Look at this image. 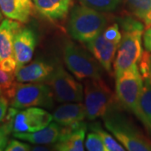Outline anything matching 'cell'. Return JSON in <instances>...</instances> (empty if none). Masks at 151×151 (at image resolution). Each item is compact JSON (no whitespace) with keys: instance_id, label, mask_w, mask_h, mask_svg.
<instances>
[{"instance_id":"cell-27","label":"cell","mask_w":151,"mask_h":151,"mask_svg":"<svg viewBox=\"0 0 151 151\" xmlns=\"http://www.w3.org/2000/svg\"><path fill=\"white\" fill-rule=\"evenodd\" d=\"M31 150V146L27 143L18 139H11L6 146V151H27Z\"/></svg>"},{"instance_id":"cell-4","label":"cell","mask_w":151,"mask_h":151,"mask_svg":"<svg viewBox=\"0 0 151 151\" xmlns=\"http://www.w3.org/2000/svg\"><path fill=\"white\" fill-rule=\"evenodd\" d=\"M4 94L9 99L10 107L17 109L30 107L52 108L54 106L53 92L45 83L15 81Z\"/></svg>"},{"instance_id":"cell-29","label":"cell","mask_w":151,"mask_h":151,"mask_svg":"<svg viewBox=\"0 0 151 151\" xmlns=\"http://www.w3.org/2000/svg\"><path fill=\"white\" fill-rule=\"evenodd\" d=\"M143 43L146 51L151 53V26L145 29L143 35Z\"/></svg>"},{"instance_id":"cell-3","label":"cell","mask_w":151,"mask_h":151,"mask_svg":"<svg viewBox=\"0 0 151 151\" xmlns=\"http://www.w3.org/2000/svg\"><path fill=\"white\" fill-rule=\"evenodd\" d=\"M110 18L103 12L83 4H76L70 9L67 31L73 40L86 44L108 27Z\"/></svg>"},{"instance_id":"cell-14","label":"cell","mask_w":151,"mask_h":151,"mask_svg":"<svg viewBox=\"0 0 151 151\" xmlns=\"http://www.w3.org/2000/svg\"><path fill=\"white\" fill-rule=\"evenodd\" d=\"M38 14L52 23L62 22L70 14L73 0H33Z\"/></svg>"},{"instance_id":"cell-25","label":"cell","mask_w":151,"mask_h":151,"mask_svg":"<svg viewBox=\"0 0 151 151\" xmlns=\"http://www.w3.org/2000/svg\"><path fill=\"white\" fill-rule=\"evenodd\" d=\"M139 67L143 78L151 84V59L150 54L148 51L144 52L139 62Z\"/></svg>"},{"instance_id":"cell-32","label":"cell","mask_w":151,"mask_h":151,"mask_svg":"<svg viewBox=\"0 0 151 151\" xmlns=\"http://www.w3.org/2000/svg\"><path fill=\"white\" fill-rule=\"evenodd\" d=\"M4 20V14H3V13H2V11L0 9V24H1V22Z\"/></svg>"},{"instance_id":"cell-18","label":"cell","mask_w":151,"mask_h":151,"mask_svg":"<svg viewBox=\"0 0 151 151\" xmlns=\"http://www.w3.org/2000/svg\"><path fill=\"white\" fill-rule=\"evenodd\" d=\"M33 0H0V9L4 16L21 24H26L33 15Z\"/></svg>"},{"instance_id":"cell-9","label":"cell","mask_w":151,"mask_h":151,"mask_svg":"<svg viewBox=\"0 0 151 151\" xmlns=\"http://www.w3.org/2000/svg\"><path fill=\"white\" fill-rule=\"evenodd\" d=\"M47 84L58 103H81L84 99V86L61 65L55 68Z\"/></svg>"},{"instance_id":"cell-34","label":"cell","mask_w":151,"mask_h":151,"mask_svg":"<svg viewBox=\"0 0 151 151\" xmlns=\"http://www.w3.org/2000/svg\"><path fill=\"white\" fill-rule=\"evenodd\" d=\"M150 59H151V55H150Z\"/></svg>"},{"instance_id":"cell-31","label":"cell","mask_w":151,"mask_h":151,"mask_svg":"<svg viewBox=\"0 0 151 151\" xmlns=\"http://www.w3.org/2000/svg\"><path fill=\"white\" fill-rule=\"evenodd\" d=\"M144 24H145V29L151 26V11L149 13V14H148V16L146 18L145 21L144 23Z\"/></svg>"},{"instance_id":"cell-21","label":"cell","mask_w":151,"mask_h":151,"mask_svg":"<svg viewBox=\"0 0 151 151\" xmlns=\"http://www.w3.org/2000/svg\"><path fill=\"white\" fill-rule=\"evenodd\" d=\"M89 129L91 131L96 132L99 134L103 140L107 151H124L126 150L124 145L119 143L118 139L108 131L102 128L100 123L95 122L89 125Z\"/></svg>"},{"instance_id":"cell-30","label":"cell","mask_w":151,"mask_h":151,"mask_svg":"<svg viewBox=\"0 0 151 151\" xmlns=\"http://www.w3.org/2000/svg\"><path fill=\"white\" fill-rule=\"evenodd\" d=\"M35 150V151H44V150H50L47 147H45L42 146V145H38V146H31V150Z\"/></svg>"},{"instance_id":"cell-16","label":"cell","mask_w":151,"mask_h":151,"mask_svg":"<svg viewBox=\"0 0 151 151\" xmlns=\"http://www.w3.org/2000/svg\"><path fill=\"white\" fill-rule=\"evenodd\" d=\"M88 126L85 122L65 127V134L57 143L54 144V150L59 151H83L86 130Z\"/></svg>"},{"instance_id":"cell-26","label":"cell","mask_w":151,"mask_h":151,"mask_svg":"<svg viewBox=\"0 0 151 151\" xmlns=\"http://www.w3.org/2000/svg\"><path fill=\"white\" fill-rule=\"evenodd\" d=\"M15 76L13 73H9L8 71L4 70L0 68V86L3 90V92H5L14 85Z\"/></svg>"},{"instance_id":"cell-19","label":"cell","mask_w":151,"mask_h":151,"mask_svg":"<svg viewBox=\"0 0 151 151\" xmlns=\"http://www.w3.org/2000/svg\"><path fill=\"white\" fill-rule=\"evenodd\" d=\"M135 116L144 125L149 138L151 139V84L145 79L139 108Z\"/></svg>"},{"instance_id":"cell-5","label":"cell","mask_w":151,"mask_h":151,"mask_svg":"<svg viewBox=\"0 0 151 151\" xmlns=\"http://www.w3.org/2000/svg\"><path fill=\"white\" fill-rule=\"evenodd\" d=\"M84 84V104L86 119L90 121L103 118L118 103L114 94L101 77L87 79Z\"/></svg>"},{"instance_id":"cell-1","label":"cell","mask_w":151,"mask_h":151,"mask_svg":"<svg viewBox=\"0 0 151 151\" xmlns=\"http://www.w3.org/2000/svg\"><path fill=\"white\" fill-rule=\"evenodd\" d=\"M117 19L122 31V40L113 62L114 75L139 64L144 54L142 38L145 29L143 22L129 14Z\"/></svg>"},{"instance_id":"cell-17","label":"cell","mask_w":151,"mask_h":151,"mask_svg":"<svg viewBox=\"0 0 151 151\" xmlns=\"http://www.w3.org/2000/svg\"><path fill=\"white\" fill-rule=\"evenodd\" d=\"M53 120L62 127H70L80 124L86 119L85 104L65 103L59 106L52 114Z\"/></svg>"},{"instance_id":"cell-7","label":"cell","mask_w":151,"mask_h":151,"mask_svg":"<svg viewBox=\"0 0 151 151\" xmlns=\"http://www.w3.org/2000/svg\"><path fill=\"white\" fill-rule=\"evenodd\" d=\"M63 58L70 73L78 80L99 78L102 65L92 55L72 41H66L63 48Z\"/></svg>"},{"instance_id":"cell-6","label":"cell","mask_w":151,"mask_h":151,"mask_svg":"<svg viewBox=\"0 0 151 151\" xmlns=\"http://www.w3.org/2000/svg\"><path fill=\"white\" fill-rule=\"evenodd\" d=\"M115 90L118 101L124 109L136 115L144 87V78L139 64L121 71L115 75Z\"/></svg>"},{"instance_id":"cell-20","label":"cell","mask_w":151,"mask_h":151,"mask_svg":"<svg viewBox=\"0 0 151 151\" xmlns=\"http://www.w3.org/2000/svg\"><path fill=\"white\" fill-rule=\"evenodd\" d=\"M127 14L145 23L151 11V0H122Z\"/></svg>"},{"instance_id":"cell-8","label":"cell","mask_w":151,"mask_h":151,"mask_svg":"<svg viewBox=\"0 0 151 151\" xmlns=\"http://www.w3.org/2000/svg\"><path fill=\"white\" fill-rule=\"evenodd\" d=\"M121 40L122 31L117 22L108 25L95 39L85 45L103 69L111 73Z\"/></svg>"},{"instance_id":"cell-24","label":"cell","mask_w":151,"mask_h":151,"mask_svg":"<svg viewBox=\"0 0 151 151\" xmlns=\"http://www.w3.org/2000/svg\"><path fill=\"white\" fill-rule=\"evenodd\" d=\"M85 148L88 151H107L101 137L96 132L88 133L85 141Z\"/></svg>"},{"instance_id":"cell-33","label":"cell","mask_w":151,"mask_h":151,"mask_svg":"<svg viewBox=\"0 0 151 151\" xmlns=\"http://www.w3.org/2000/svg\"><path fill=\"white\" fill-rule=\"evenodd\" d=\"M3 93H4V92H3V90H2V88H1V86H0V96L3 95Z\"/></svg>"},{"instance_id":"cell-15","label":"cell","mask_w":151,"mask_h":151,"mask_svg":"<svg viewBox=\"0 0 151 151\" xmlns=\"http://www.w3.org/2000/svg\"><path fill=\"white\" fill-rule=\"evenodd\" d=\"M65 134V127L57 123H50L42 129L34 133H14V137L20 140L28 141L34 145H54Z\"/></svg>"},{"instance_id":"cell-22","label":"cell","mask_w":151,"mask_h":151,"mask_svg":"<svg viewBox=\"0 0 151 151\" xmlns=\"http://www.w3.org/2000/svg\"><path fill=\"white\" fill-rule=\"evenodd\" d=\"M83 5L103 13H109L117 10L122 0H79Z\"/></svg>"},{"instance_id":"cell-11","label":"cell","mask_w":151,"mask_h":151,"mask_svg":"<svg viewBox=\"0 0 151 151\" xmlns=\"http://www.w3.org/2000/svg\"><path fill=\"white\" fill-rule=\"evenodd\" d=\"M21 23L5 19L0 24V68L14 74L17 63L14 51V41Z\"/></svg>"},{"instance_id":"cell-2","label":"cell","mask_w":151,"mask_h":151,"mask_svg":"<svg viewBox=\"0 0 151 151\" xmlns=\"http://www.w3.org/2000/svg\"><path fill=\"white\" fill-rule=\"evenodd\" d=\"M119 102L103 116L105 128L121 143L126 150L151 151V139L141 133L134 123L122 112Z\"/></svg>"},{"instance_id":"cell-28","label":"cell","mask_w":151,"mask_h":151,"mask_svg":"<svg viewBox=\"0 0 151 151\" xmlns=\"http://www.w3.org/2000/svg\"><path fill=\"white\" fill-rule=\"evenodd\" d=\"M9 99L4 96V95H1L0 96V124L2 122L4 121L6 116H7V113H8V107H9Z\"/></svg>"},{"instance_id":"cell-23","label":"cell","mask_w":151,"mask_h":151,"mask_svg":"<svg viewBox=\"0 0 151 151\" xmlns=\"http://www.w3.org/2000/svg\"><path fill=\"white\" fill-rule=\"evenodd\" d=\"M17 108H9L4 124L0 125V151L5 150L9 143V136L13 132V118Z\"/></svg>"},{"instance_id":"cell-10","label":"cell","mask_w":151,"mask_h":151,"mask_svg":"<svg viewBox=\"0 0 151 151\" xmlns=\"http://www.w3.org/2000/svg\"><path fill=\"white\" fill-rule=\"evenodd\" d=\"M53 120L52 114L40 107L16 109L13 118L14 133H34L48 126Z\"/></svg>"},{"instance_id":"cell-13","label":"cell","mask_w":151,"mask_h":151,"mask_svg":"<svg viewBox=\"0 0 151 151\" xmlns=\"http://www.w3.org/2000/svg\"><path fill=\"white\" fill-rule=\"evenodd\" d=\"M55 68L54 65L44 60H34L15 70V80L19 82L47 83Z\"/></svg>"},{"instance_id":"cell-12","label":"cell","mask_w":151,"mask_h":151,"mask_svg":"<svg viewBox=\"0 0 151 151\" xmlns=\"http://www.w3.org/2000/svg\"><path fill=\"white\" fill-rule=\"evenodd\" d=\"M37 45V35L29 27H21L17 31L14 41L16 70L31 61Z\"/></svg>"}]
</instances>
